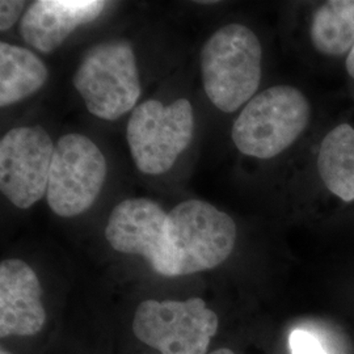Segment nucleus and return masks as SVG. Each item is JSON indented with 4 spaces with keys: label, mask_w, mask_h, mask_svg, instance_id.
<instances>
[{
    "label": "nucleus",
    "mask_w": 354,
    "mask_h": 354,
    "mask_svg": "<svg viewBox=\"0 0 354 354\" xmlns=\"http://www.w3.org/2000/svg\"><path fill=\"white\" fill-rule=\"evenodd\" d=\"M261 44L248 26L218 29L201 50L203 86L209 100L226 113L251 102L261 80Z\"/></svg>",
    "instance_id": "1"
},
{
    "label": "nucleus",
    "mask_w": 354,
    "mask_h": 354,
    "mask_svg": "<svg viewBox=\"0 0 354 354\" xmlns=\"http://www.w3.org/2000/svg\"><path fill=\"white\" fill-rule=\"evenodd\" d=\"M73 83L91 114L114 121L134 111L140 77L133 46L124 39L97 44L84 53Z\"/></svg>",
    "instance_id": "2"
},
{
    "label": "nucleus",
    "mask_w": 354,
    "mask_h": 354,
    "mask_svg": "<svg viewBox=\"0 0 354 354\" xmlns=\"http://www.w3.org/2000/svg\"><path fill=\"white\" fill-rule=\"evenodd\" d=\"M310 115V104L299 89L270 87L247 102L232 125V140L244 155L270 159L302 136Z\"/></svg>",
    "instance_id": "3"
},
{
    "label": "nucleus",
    "mask_w": 354,
    "mask_h": 354,
    "mask_svg": "<svg viewBox=\"0 0 354 354\" xmlns=\"http://www.w3.org/2000/svg\"><path fill=\"white\" fill-rule=\"evenodd\" d=\"M167 238L175 277L213 269L226 261L236 243V225L212 203L188 200L167 215Z\"/></svg>",
    "instance_id": "4"
},
{
    "label": "nucleus",
    "mask_w": 354,
    "mask_h": 354,
    "mask_svg": "<svg viewBox=\"0 0 354 354\" xmlns=\"http://www.w3.org/2000/svg\"><path fill=\"white\" fill-rule=\"evenodd\" d=\"M194 133L193 106L187 99L169 105L159 100L140 104L127 122V143L142 174L162 175L188 149Z\"/></svg>",
    "instance_id": "5"
},
{
    "label": "nucleus",
    "mask_w": 354,
    "mask_h": 354,
    "mask_svg": "<svg viewBox=\"0 0 354 354\" xmlns=\"http://www.w3.org/2000/svg\"><path fill=\"white\" fill-rule=\"evenodd\" d=\"M218 317L201 298L153 301L138 306L133 319L137 339L162 354H206Z\"/></svg>",
    "instance_id": "6"
},
{
    "label": "nucleus",
    "mask_w": 354,
    "mask_h": 354,
    "mask_svg": "<svg viewBox=\"0 0 354 354\" xmlns=\"http://www.w3.org/2000/svg\"><path fill=\"white\" fill-rule=\"evenodd\" d=\"M108 174L102 150L83 134L71 133L55 143L51 160L48 205L54 214L73 218L96 201Z\"/></svg>",
    "instance_id": "7"
},
{
    "label": "nucleus",
    "mask_w": 354,
    "mask_h": 354,
    "mask_svg": "<svg viewBox=\"0 0 354 354\" xmlns=\"http://www.w3.org/2000/svg\"><path fill=\"white\" fill-rule=\"evenodd\" d=\"M55 143L41 127L10 130L0 140V190L19 209H29L48 192Z\"/></svg>",
    "instance_id": "8"
},
{
    "label": "nucleus",
    "mask_w": 354,
    "mask_h": 354,
    "mask_svg": "<svg viewBox=\"0 0 354 354\" xmlns=\"http://www.w3.org/2000/svg\"><path fill=\"white\" fill-rule=\"evenodd\" d=\"M167 215L149 198H129L109 215L106 241L117 252L138 254L165 277H175L174 256L167 238Z\"/></svg>",
    "instance_id": "9"
},
{
    "label": "nucleus",
    "mask_w": 354,
    "mask_h": 354,
    "mask_svg": "<svg viewBox=\"0 0 354 354\" xmlns=\"http://www.w3.org/2000/svg\"><path fill=\"white\" fill-rule=\"evenodd\" d=\"M42 288L35 270L19 259L0 264V336H33L45 322Z\"/></svg>",
    "instance_id": "10"
},
{
    "label": "nucleus",
    "mask_w": 354,
    "mask_h": 354,
    "mask_svg": "<svg viewBox=\"0 0 354 354\" xmlns=\"http://www.w3.org/2000/svg\"><path fill=\"white\" fill-rule=\"evenodd\" d=\"M105 6L100 0H38L21 19V37L33 49L51 54L76 28L95 21Z\"/></svg>",
    "instance_id": "11"
},
{
    "label": "nucleus",
    "mask_w": 354,
    "mask_h": 354,
    "mask_svg": "<svg viewBox=\"0 0 354 354\" xmlns=\"http://www.w3.org/2000/svg\"><path fill=\"white\" fill-rule=\"evenodd\" d=\"M49 80V70L29 49L8 42L0 44V106L23 102Z\"/></svg>",
    "instance_id": "12"
},
{
    "label": "nucleus",
    "mask_w": 354,
    "mask_h": 354,
    "mask_svg": "<svg viewBox=\"0 0 354 354\" xmlns=\"http://www.w3.org/2000/svg\"><path fill=\"white\" fill-rule=\"evenodd\" d=\"M317 169L330 193L345 203L354 200V129L342 124L322 142Z\"/></svg>",
    "instance_id": "13"
},
{
    "label": "nucleus",
    "mask_w": 354,
    "mask_h": 354,
    "mask_svg": "<svg viewBox=\"0 0 354 354\" xmlns=\"http://www.w3.org/2000/svg\"><path fill=\"white\" fill-rule=\"evenodd\" d=\"M317 51L342 55L354 46V0H329L317 8L310 26Z\"/></svg>",
    "instance_id": "14"
},
{
    "label": "nucleus",
    "mask_w": 354,
    "mask_h": 354,
    "mask_svg": "<svg viewBox=\"0 0 354 354\" xmlns=\"http://www.w3.org/2000/svg\"><path fill=\"white\" fill-rule=\"evenodd\" d=\"M289 348L290 354H328L317 336L304 329H295L291 332Z\"/></svg>",
    "instance_id": "15"
},
{
    "label": "nucleus",
    "mask_w": 354,
    "mask_h": 354,
    "mask_svg": "<svg viewBox=\"0 0 354 354\" xmlns=\"http://www.w3.org/2000/svg\"><path fill=\"white\" fill-rule=\"evenodd\" d=\"M26 8V1L16 0H1L0 1V30H10L19 20L23 10Z\"/></svg>",
    "instance_id": "16"
},
{
    "label": "nucleus",
    "mask_w": 354,
    "mask_h": 354,
    "mask_svg": "<svg viewBox=\"0 0 354 354\" xmlns=\"http://www.w3.org/2000/svg\"><path fill=\"white\" fill-rule=\"evenodd\" d=\"M346 71L354 79V46L353 49L349 53L348 58H346Z\"/></svg>",
    "instance_id": "17"
},
{
    "label": "nucleus",
    "mask_w": 354,
    "mask_h": 354,
    "mask_svg": "<svg viewBox=\"0 0 354 354\" xmlns=\"http://www.w3.org/2000/svg\"><path fill=\"white\" fill-rule=\"evenodd\" d=\"M210 354H236L235 352H232L231 349H227V348H222V349H218V351H215L213 353Z\"/></svg>",
    "instance_id": "18"
},
{
    "label": "nucleus",
    "mask_w": 354,
    "mask_h": 354,
    "mask_svg": "<svg viewBox=\"0 0 354 354\" xmlns=\"http://www.w3.org/2000/svg\"><path fill=\"white\" fill-rule=\"evenodd\" d=\"M0 354H11V353H8V352H6V351H4V349H1V352H0Z\"/></svg>",
    "instance_id": "19"
}]
</instances>
